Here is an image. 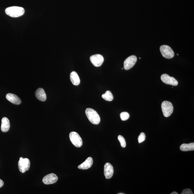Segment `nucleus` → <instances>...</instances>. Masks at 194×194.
I'll return each mask as SVG.
<instances>
[{
  "instance_id": "1a4fd4ad",
  "label": "nucleus",
  "mask_w": 194,
  "mask_h": 194,
  "mask_svg": "<svg viewBox=\"0 0 194 194\" xmlns=\"http://www.w3.org/2000/svg\"><path fill=\"white\" fill-rule=\"evenodd\" d=\"M161 80L165 84L171 85L173 86H177L178 82L174 78L166 74H164L161 77Z\"/></svg>"
},
{
  "instance_id": "f257e3e1",
  "label": "nucleus",
  "mask_w": 194,
  "mask_h": 194,
  "mask_svg": "<svg viewBox=\"0 0 194 194\" xmlns=\"http://www.w3.org/2000/svg\"><path fill=\"white\" fill-rule=\"evenodd\" d=\"M25 12L24 9L23 7L17 6L9 7L5 10V14L12 17H18L23 16Z\"/></svg>"
},
{
  "instance_id": "a211bd4d",
  "label": "nucleus",
  "mask_w": 194,
  "mask_h": 194,
  "mask_svg": "<svg viewBox=\"0 0 194 194\" xmlns=\"http://www.w3.org/2000/svg\"><path fill=\"white\" fill-rule=\"evenodd\" d=\"M102 97L105 100L108 101H112L114 98L113 95L109 91H107L105 94H103Z\"/></svg>"
},
{
  "instance_id": "b1692460",
  "label": "nucleus",
  "mask_w": 194,
  "mask_h": 194,
  "mask_svg": "<svg viewBox=\"0 0 194 194\" xmlns=\"http://www.w3.org/2000/svg\"><path fill=\"white\" fill-rule=\"evenodd\" d=\"M171 194H178V193L176 192H173L172 193H171Z\"/></svg>"
},
{
  "instance_id": "412c9836",
  "label": "nucleus",
  "mask_w": 194,
  "mask_h": 194,
  "mask_svg": "<svg viewBox=\"0 0 194 194\" xmlns=\"http://www.w3.org/2000/svg\"><path fill=\"white\" fill-rule=\"evenodd\" d=\"M146 139V135L145 133L141 132L138 137V140L139 143H141L145 141Z\"/></svg>"
},
{
  "instance_id": "0eeeda50",
  "label": "nucleus",
  "mask_w": 194,
  "mask_h": 194,
  "mask_svg": "<svg viewBox=\"0 0 194 194\" xmlns=\"http://www.w3.org/2000/svg\"><path fill=\"white\" fill-rule=\"evenodd\" d=\"M137 61V57L134 55H132L128 57L124 63V68L126 70L131 69L135 64Z\"/></svg>"
},
{
  "instance_id": "393cba45",
  "label": "nucleus",
  "mask_w": 194,
  "mask_h": 194,
  "mask_svg": "<svg viewBox=\"0 0 194 194\" xmlns=\"http://www.w3.org/2000/svg\"><path fill=\"white\" fill-rule=\"evenodd\" d=\"M124 194V193H119V194Z\"/></svg>"
},
{
  "instance_id": "4be33fe9",
  "label": "nucleus",
  "mask_w": 194,
  "mask_h": 194,
  "mask_svg": "<svg viewBox=\"0 0 194 194\" xmlns=\"http://www.w3.org/2000/svg\"><path fill=\"white\" fill-rule=\"evenodd\" d=\"M193 193L191 189L189 188H187L183 190L182 193L181 194H193Z\"/></svg>"
},
{
  "instance_id": "39448f33",
  "label": "nucleus",
  "mask_w": 194,
  "mask_h": 194,
  "mask_svg": "<svg viewBox=\"0 0 194 194\" xmlns=\"http://www.w3.org/2000/svg\"><path fill=\"white\" fill-rule=\"evenodd\" d=\"M69 138L72 143L75 147H80L82 146L83 141L80 136L76 132H72L70 133Z\"/></svg>"
},
{
  "instance_id": "dca6fc26",
  "label": "nucleus",
  "mask_w": 194,
  "mask_h": 194,
  "mask_svg": "<svg viewBox=\"0 0 194 194\" xmlns=\"http://www.w3.org/2000/svg\"><path fill=\"white\" fill-rule=\"evenodd\" d=\"M70 80L75 86L79 85L80 84V79L77 73L75 71L72 72L70 74Z\"/></svg>"
},
{
  "instance_id": "f3484780",
  "label": "nucleus",
  "mask_w": 194,
  "mask_h": 194,
  "mask_svg": "<svg viewBox=\"0 0 194 194\" xmlns=\"http://www.w3.org/2000/svg\"><path fill=\"white\" fill-rule=\"evenodd\" d=\"M180 150L183 151H188L194 150V143L183 144L180 147Z\"/></svg>"
},
{
  "instance_id": "f03ea898",
  "label": "nucleus",
  "mask_w": 194,
  "mask_h": 194,
  "mask_svg": "<svg viewBox=\"0 0 194 194\" xmlns=\"http://www.w3.org/2000/svg\"><path fill=\"white\" fill-rule=\"evenodd\" d=\"M85 113L88 119L93 124L97 125L100 123V116L95 110L88 108L86 110Z\"/></svg>"
},
{
  "instance_id": "6ab92c4d",
  "label": "nucleus",
  "mask_w": 194,
  "mask_h": 194,
  "mask_svg": "<svg viewBox=\"0 0 194 194\" xmlns=\"http://www.w3.org/2000/svg\"><path fill=\"white\" fill-rule=\"evenodd\" d=\"M129 114L127 112H122L120 114V117L122 121H125L128 120L129 118Z\"/></svg>"
},
{
  "instance_id": "9d476101",
  "label": "nucleus",
  "mask_w": 194,
  "mask_h": 194,
  "mask_svg": "<svg viewBox=\"0 0 194 194\" xmlns=\"http://www.w3.org/2000/svg\"><path fill=\"white\" fill-rule=\"evenodd\" d=\"M58 180L57 175L54 173H51L46 175L42 179V182L45 184L55 183Z\"/></svg>"
},
{
  "instance_id": "2eb2a0df",
  "label": "nucleus",
  "mask_w": 194,
  "mask_h": 194,
  "mask_svg": "<svg viewBox=\"0 0 194 194\" xmlns=\"http://www.w3.org/2000/svg\"><path fill=\"white\" fill-rule=\"evenodd\" d=\"M10 124L8 118L3 117L2 120L1 129L2 132H6L10 129Z\"/></svg>"
},
{
  "instance_id": "423d86ee",
  "label": "nucleus",
  "mask_w": 194,
  "mask_h": 194,
  "mask_svg": "<svg viewBox=\"0 0 194 194\" xmlns=\"http://www.w3.org/2000/svg\"><path fill=\"white\" fill-rule=\"evenodd\" d=\"M160 51L162 56L164 58L171 59L174 57V53L169 46L163 45L161 46Z\"/></svg>"
},
{
  "instance_id": "4468645a",
  "label": "nucleus",
  "mask_w": 194,
  "mask_h": 194,
  "mask_svg": "<svg viewBox=\"0 0 194 194\" xmlns=\"http://www.w3.org/2000/svg\"><path fill=\"white\" fill-rule=\"evenodd\" d=\"M36 97L39 100L42 101H44L47 99L45 92L43 88H40L36 90L35 93Z\"/></svg>"
},
{
  "instance_id": "9b49d317",
  "label": "nucleus",
  "mask_w": 194,
  "mask_h": 194,
  "mask_svg": "<svg viewBox=\"0 0 194 194\" xmlns=\"http://www.w3.org/2000/svg\"><path fill=\"white\" fill-rule=\"evenodd\" d=\"M114 174V169L112 166L109 163L105 164L104 167V174L107 179L112 178Z\"/></svg>"
},
{
  "instance_id": "5701e85b",
  "label": "nucleus",
  "mask_w": 194,
  "mask_h": 194,
  "mask_svg": "<svg viewBox=\"0 0 194 194\" xmlns=\"http://www.w3.org/2000/svg\"><path fill=\"white\" fill-rule=\"evenodd\" d=\"M4 185L3 181L0 179V188L2 187Z\"/></svg>"
},
{
  "instance_id": "6e6552de",
  "label": "nucleus",
  "mask_w": 194,
  "mask_h": 194,
  "mask_svg": "<svg viewBox=\"0 0 194 194\" xmlns=\"http://www.w3.org/2000/svg\"><path fill=\"white\" fill-rule=\"evenodd\" d=\"M90 60L94 66L97 67L101 66L104 61L102 55L99 54L92 55L90 57Z\"/></svg>"
},
{
  "instance_id": "ddd939ff",
  "label": "nucleus",
  "mask_w": 194,
  "mask_h": 194,
  "mask_svg": "<svg viewBox=\"0 0 194 194\" xmlns=\"http://www.w3.org/2000/svg\"><path fill=\"white\" fill-rule=\"evenodd\" d=\"M93 162V159L91 157H88L84 162L79 165L78 167L79 169H88L91 167Z\"/></svg>"
},
{
  "instance_id": "aec40b11",
  "label": "nucleus",
  "mask_w": 194,
  "mask_h": 194,
  "mask_svg": "<svg viewBox=\"0 0 194 194\" xmlns=\"http://www.w3.org/2000/svg\"><path fill=\"white\" fill-rule=\"evenodd\" d=\"M118 138L120 143H121V146L123 148L126 147V143L124 138L122 136L119 135L118 136Z\"/></svg>"
},
{
  "instance_id": "20e7f679",
  "label": "nucleus",
  "mask_w": 194,
  "mask_h": 194,
  "mask_svg": "<svg viewBox=\"0 0 194 194\" xmlns=\"http://www.w3.org/2000/svg\"><path fill=\"white\" fill-rule=\"evenodd\" d=\"M162 108L163 115L166 117H169L173 112V105L169 101H163L162 104Z\"/></svg>"
},
{
  "instance_id": "7ed1b4c3",
  "label": "nucleus",
  "mask_w": 194,
  "mask_h": 194,
  "mask_svg": "<svg viewBox=\"0 0 194 194\" xmlns=\"http://www.w3.org/2000/svg\"><path fill=\"white\" fill-rule=\"evenodd\" d=\"M18 169L22 173H24L29 171L30 166V162L29 159L20 158L18 162Z\"/></svg>"
},
{
  "instance_id": "f8f14e48",
  "label": "nucleus",
  "mask_w": 194,
  "mask_h": 194,
  "mask_svg": "<svg viewBox=\"0 0 194 194\" xmlns=\"http://www.w3.org/2000/svg\"><path fill=\"white\" fill-rule=\"evenodd\" d=\"M6 98L7 100L13 104L19 105L21 103V101L20 98L14 94L11 93L7 94Z\"/></svg>"
}]
</instances>
